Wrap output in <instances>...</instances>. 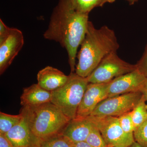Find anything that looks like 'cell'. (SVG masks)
I'll list each match as a JSON object with an SVG mask.
<instances>
[{"label":"cell","instance_id":"cell-1","mask_svg":"<svg viewBox=\"0 0 147 147\" xmlns=\"http://www.w3.org/2000/svg\"><path fill=\"white\" fill-rule=\"evenodd\" d=\"M89 13L79 12L70 0H59L54 9L45 38L54 40L65 48L71 72H75L77 49L86 33Z\"/></svg>","mask_w":147,"mask_h":147},{"label":"cell","instance_id":"cell-2","mask_svg":"<svg viewBox=\"0 0 147 147\" xmlns=\"http://www.w3.org/2000/svg\"><path fill=\"white\" fill-rule=\"evenodd\" d=\"M77 55L75 73L87 78L106 56L117 52L119 47L115 32L107 26L96 28L89 21L85 38Z\"/></svg>","mask_w":147,"mask_h":147},{"label":"cell","instance_id":"cell-3","mask_svg":"<svg viewBox=\"0 0 147 147\" xmlns=\"http://www.w3.org/2000/svg\"><path fill=\"white\" fill-rule=\"evenodd\" d=\"M32 132L40 139L61 133L70 120L51 102L34 107H22Z\"/></svg>","mask_w":147,"mask_h":147},{"label":"cell","instance_id":"cell-4","mask_svg":"<svg viewBox=\"0 0 147 147\" xmlns=\"http://www.w3.org/2000/svg\"><path fill=\"white\" fill-rule=\"evenodd\" d=\"M89 84L87 78L71 72L67 82L62 87L51 92V102L69 119L76 118L77 110Z\"/></svg>","mask_w":147,"mask_h":147},{"label":"cell","instance_id":"cell-5","mask_svg":"<svg viewBox=\"0 0 147 147\" xmlns=\"http://www.w3.org/2000/svg\"><path fill=\"white\" fill-rule=\"evenodd\" d=\"M137 68L136 64H131L121 59L117 52L106 56L90 74L87 77L89 83L103 84Z\"/></svg>","mask_w":147,"mask_h":147},{"label":"cell","instance_id":"cell-6","mask_svg":"<svg viewBox=\"0 0 147 147\" xmlns=\"http://www.w3.org/2000/svg\"><path fill=\"white\" fill-rule=\"evenodd\" d=\"M142 96L140 92L129 93L108 97L100 102L90 116L119 117L131 112Z\"/></svg>","mask_w":147,"mask_h":147},{"label":"cell","instance_id":"cell-7","mask_svg":"<svg viewBox=\"0 0 147 147\" xmlns=\"http://www.w3.org/2000/svg\"><path fill=\"white\" fill-rule=\"evenodd\" d=\"M89 116L108 147H127L135 142L134 134L123 131L118 117Z\"/></svg>","mask_w":147,"mask_h":147},{"label":"cell","instance_id":"cell-8","mask_svg":"<svg viewBox=\"0 0 147 147\" xmlns=\"http://www.w3.org/2000/svg\"><path fill=\"white\" fill-rule=\"evenodd\" d=\"M147 83L146 77L136 68L109 82L108 97L129 93L141 92Z\"/></svg>","mask_w":147,"mask_h":147},{"label":"cell","instance_id":"cell-9","mask_svg":"<svg viewBox=\"0 0 147 147\" xmlns=\"http://www.w3.org/2000/svg\"><path fill=\"white\" fill-rule=\"evenodd\" d=\"M108 83H89L77 110L76 118L88 117L100 102L108 97Z\"/></svg>","mask_w":147,"mask_h":147},{"label":"cell","instance_id":"cell-10","mask_svg":"<svg viewBox=\"0 0 147 147\" xmlns=\"http://www.w3.org/2000/svg\"><path fill=\"white\" fill-rule=\"evenodd\" d=\"M24 43V35L20 30L11 28L7 39L0 45V74H2L11 64Z\"/></svg>","mask_w":147,"mask_h":147},{"label":"cell","instance_id":"cell-11","mask_svg":"<svg viewBox=\"0 0 147 147\" xmlns=\"http://www.w3.org/2000/svg\"><path fill=\"white\" fill-rule=\"evenodd\" d=\"M23 117L16 125L5 134L14 147H38L41 139L34 135L26 116L22 111Z\"/></svg>","mask_w":147,"mask_h":147},{"label":"cell","instance_id":"cell-12","mask_svg":"<svg viewBox=\"0 0 147 147\" xmlns=\"http://www.w3.org/2000/svg\"><path fill=\"white\" fill-rule=\"evenodd\" d=\"M94 126L90 116L82 118L71 120L61 134L71 143L86 142Z\"/></svg>","mask_w":147,"mask_h":147},{"label":"cell","instance_id":"cell-13","mask_svg":"<svg viewBox=\"0 0 147 147\" xmlns=\"http://www.w3.org/2000/svg\"><path fill=\"white\" fill-rule=\"evenodd\" d=\"M68 79L69 75L50 66L38 71L37 76V84L42 88L51 92L62 87Z\"/></svg>","mask_w":147,"mask_h":147},{"label":"cell","instance_id":"cell-14","mask_svg":"<svg viewBox=\"0 0 147 147\" xmlns=\"http://www.w3.org/2000/svg\"><path fill=\"white\" fill-rule=\"evenodd\" d=\"M52 93L34 84L24 88L21 97L22 107H34L51 102Z\"/></svg>","mask_w":147,"mask_h":147},{"label":"cell","instance_id":"cell-15","mask_svg":"<svg viewBox=\"0 0 147 147\" xmlns=\"http://www.w3.org/2000/svg\"><path fill=\"white\" fill-rule=\"evenodd\" d=\"M75 10L83 13H89L95 7H102L106 3H112L115 0H70Z\"/></svg>","mask_w":147,"mask_h":147},{"label":"cell","instance_id":"cell-16","mask_svg":"<svg viewBox=\"0 0 147 147\" xmlns=\"http://www.w3.org/2000/svg\"><path fill=\"white\" fill-rule=\"evenodd\" d=\"M146 100L142 95L137 105L131 111V118L135 129L140 126L147 119Z\"/></svg>","mask_w":147,"mask_h":147},{"label":"cell","instance_id":"cell-17","mask_svg":"<svg viewBox=\"0 0 147 147\" xmlns=\"http://www.w3.org/2000/svg\"><path fill=\"white\" fill-rule=\"evenodd\" d=\"M20 112L18 115H11L0 112V134H5L18 123L23 118Z\"/></svg>","mask_w":147,"mask_h":147},{"label":"cell","instance_id":"cell-18","mask_svg":"<svg viewBox=\"0 0 147 147\" xmlns=\"http://www.w3.org/2000/svg\"><path fill=\"white\" fill-rule=\"evenodd\" d=\"M38 147H71V143L60 133L41 139Z\"/></svg>","mask_w":147,"mask_h":147},{"label":"cell","instance_id":"cell-19","mask_svg":"<svg viewBox=\"0 0 147 147\" xmlns=\"http://www.w3.org/2000/svg\"><path fill=\"white\" fill-rule=\"evenodd\" d=\"M86 142L92 147H108L95 124Z\"/></svg>","mask_w":147,"mask_h":147},{"label":"cell","instance_id":"cell-20","mask_svg":"<svg viewBox=\"0 0 147 147\" xmlns=\"http://www.w3.org/2000/svg\"><path fill=\"white\" fill-rule=\"evenodd\" d=\"M118 117L123 131L126 134H134L135 127L131 118V112L124 114Z\"/></svg>","mask_w":147,"mask_h":147},{"label":"cell","instance_id":"cell-21","mask_svg":"<svg viewBox=\"0 0 147 147\" xmlns=\"http://www.w3.org/2000/svg\"><path fill=\"white\" fill-rule=\"evenodd\" d=\"M134 137L135 142L143 147H147V119L134 130Z\"/></svg>","mask_w":147,"mask_h":147},{"label":"cell","instance_id":"cell-22","mask_svg":"<svg viewBox=\"0 0 147 147\" xmlns=\"http://www.w3.org/2000/svg\"><path fill=\"white\" fill-rule=\"evenodd\" d=\"M136 65L137 69L147 78V45L142 57Z\"/></svg>","mask_w":147,"mask_h":147},{"label":"cell","instance_id":"cell-23","mask_svg":"<svg viewBox=\"0 0 147 147\" xmlns=\"http://www.w3.org/2000/svg\"><path fill=\"white\" fill-rule=\"evenodd\" d=\"M11 28L7 26L1 19H0V45L8 38L10 34Z\"/></svg>","mask_w":147,"mask_h":147},{"label":"cell","instance_id":"cell-24","mask_svg":"<svg viewBox=\"0 0 147 147\" xmlns=\"http://www.w3.org/2000/svg\"><path fill=\"white\" fill-rule=\"evenodd\" d=\"M0 147H14L4 134H0Z\"/></svg>","mask_w":147,"mask_h":147},{"label":"cell","instance_id":"cell-25","mask_svg":"<svg viewBox=\"0 0 147 147\" xmlns=\"http://www.w3.org/2000/svg\"><path fill=\"white\" fill-rule=\"evenodd\" d=\"M71 143V147H92L87 142H82Z\"/></svg>","mask_w":147,"mask_h":147},{"label":"cell","instance_id":"cell-26","mask_svg":"<svg viewBox=\"0 0 147 147\" xmlns=\"http://www.w3.org/2000/svg\"><path fill=\"white\" fill-rule=\"evenodd\" d=\"M141 92L142 93V95L144 96L145 99L147 101V83L141 90Z\"/></svg>","mask_w":147,"mask_h":147},{"label":"cell","instance_id":"cell-27","mask_svg":"<svg viewBox=\"0 0 147 147\" xmlns=\"http://www.w3.org/2000/svg\"><path fill=\"white\" fill-rule=\"evenodd\" d=\"M127 147H143L136 142H134L130 146Z\"/></svg>","mask_w":147,"mask_h":147},{"label":"cell","instance_id":"cell-28","mask_svg":"<svg viewBox=\"0 0 147 147\" xmlns=\"http://www.w3.org/2000/svg\"><path fill=\"white\" fill-rule=\"evenodd\" d=\"M129 4L131 5L133 4L135 2L137 1V0H127Z\"/></svg>","mask_w":147,"mask_h":147}]
</instances>
